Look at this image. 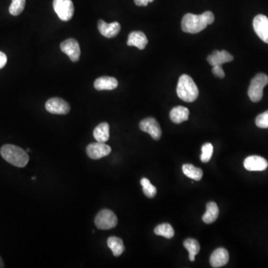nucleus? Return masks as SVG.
Segmentation results:
<instances>
[{"label": "nucleus", "mask_w": 268, "mask_h": 268, "mask_svg": "<svg viewBox=\"0 0 268 268\" xmlns=\"http://www.w3.org/2000/svg\"><path fill=\"white\" fill-rule=\"evenodd\" d=\"M46 109L50 113L65 115L70 113V106L66 101L60 98H53L47 101Z\"/></svg>", "instance_id": "9"}, {"label": "nucleus", "mask_w": 268, "mask_h": 268, "mask_svg": "<svg viewBox=\"0 0 268 268\" xmlns=\"http://www.w3.org/2000/svg\"><path fill=\"white\" fill-rule=\"evenodd\" d=\"M214 16L211 11H206L200 15L187 14L182 20V29L184 32L197 34L207 28V26L213 24Z\"/></svg>", "instance_id": "1"}, {"label": "nucleus", "mask_w": 268, "mask_h": 268, "mask_svg": "<svg viewBox=\"0 0 268 268\" xmlns=\"http://www.w3.org/2000/svg\"><path fill=\"white\" fill-rule=\"evenodd\" d=\"M219 215V209L216 203L210 202L207 204V211L203 215L204 223L210 224L217 220Z\"/></svg>", "instance_id": "20"}, {"label": "nucleus", "mask_w": 268, "mask_h": 268, "mask_svg": "<svg viewBox=\"0 0 268 268\" xmlns=\"http://www.w3.org/2000/svg\"><path fill=\"white\" fill-rule=\"evenodd\" d=\"M229 259H230V256H229L228 251L226 249L220 247V248L216 249L212 253L210 256V265L213 268H220L228 263Z\"/></svg>", "instance_id": "14"}, {"label": "nucleus", "mask_w": 268, "mask_h": 268, "mask_svg": "<svg viewBox=\"0 0 268 268\" xmlns=\"http://www.w3.org/2000/svg\"><path fill=\"white\" fill-rule=\"evenodd\" d=\"M253 28L259 38L268 43V18L263 14H259L253 20Z\"/></svg>", "instance_id": "11"}, {"label": "nucleus", "mask_w": 268, "mask_h": 268, "mask_svg": "<svg viewBox=\"0 0 268 268\" xmlns=\"http://www.w3.org/2000/svg\"><path fill=\"white\" fill-rule=\"evenodd\" d=\"M5 268V265H4L3 261H2V258L0 256V268Z\"/></svg>", "instance_id": "32"}, {"label": "nucleus", "mask_w": 268, "mask_h": 268, "mask_svg": "<svg viewBox=\"0 0 268 268\" xmlns=\"http://www.w3.org/2000/svg\"><path fill=\"white\" fill-rule=\"evenodd\" d=\"M256 125L259 128H268V110L256 117Z\"/></svg>", "instance_id": "28"}, {"label": "nucleus", "mask_w": 268, "mask_h": 268, "mask_svg": "<svg viewBox=\"0 0 268 268\" xmlns=\"http://www.w3.org/2000/svg\"><path fill=\"white\" fill-rule=\"evenodd\" d=\"M154 233L158 236H162L166 239L174 237V230L171 224L168 223H162L154 229Z\"/></svg>", "instance_id": "24"}, {"label": "nucleus", "mask_w": 268, "mask_h": 268, "mask_svg": "<svg viewBox=\"0 0 268 268\" xmlns=\"http://www.w3.org/2000/svg\"><path fill=\"white\" fill-rule=\"evenodd\" d=\"M31 179H32V180H36V177H32V178H31Z\"/></svg>", "instance_id": "33"}, {"label": "nucleus", "mask_w": 268, "mask_h": 268, "mask_svg": "<svg viewBox=\"0 0 268 268\" xmlns=\"http://www.w3.org/2000/svg\"><path fill=\"white\" fill-rule=\"evenodd\" d=\"M60 50L66 55H68L73 62L79 61L80 56V49L79 42L73 38L67 39L62 42Z\"/></svg>", "instance_id": "7"}, {"label": "nucleus", "mask_w": 268, "mask_h": 268, "mask_svg": "<svg viewBox=\"0 0 268 268\" xmlns=\"http://www.w3.org/2000/svg\"><path fill=\"white\" fill-rule=\"evenodd\" d=\"M0 154L8 163L18 168L27 166L29 161V157L27 151L16 145L10 144L3 145L0 149Z\"/></svg>", "instance_id": "2"}, {"label": "nucleus", "mask_w": 268, "mask_h": 268, "mask_svg": "<svg viewBox=\"0 0 268 268\" xmlns=\"http://www.w3.org/2000/svg\"><path fill=\"white\" fill-rule=\"evenodd\" d=\"M26 0H12L9 7V12L11 15L18 16L25 8Z\"/></svg>", "instance_id": "26"}, {"label": "nucleus", "mask_w": 268, "mask_h": 268, "mask_svg": "<svg viewBox=\"0 0 268 268\" xmlns=\"http://www.w3.org/2000/svg\"><path fill=\"white\" fill-rule=\"evenodd\" d=\"M93 136L97 142H107L109 138V126L107 122L99 124L93 131Z\"/></svg>", "instance_id": "19"}, {"label": "nucleus", "mask_w": 268, "mask_h": 268, "mask_svg": "<svg viewBox=\"0 0 268 268\" xmlns=\"http://www.w3.org/2000/svg\"><path fill=\"white\" fill-rule=\"evenodd\" d=\"M118 86V80L115 78L104 76L99 78L94 82V87L99 91L113 90Z\"/></svg>", "instance_id": "17"}, {"label": "nucleus", "mask_w": 268, "mask_h": 268, "mask_svg": "<svg viewBox=\"0 0 268 268\" xmlns=\"http://www.w3.org/2000/svg\"><path fill=\"white\" fill-rule=\"evenodd\" d=\"M177 94L184 102H193L198 97V88L190 76L182 75L177 83Z\"/></svg>", "instance_id": "3"}, {"label": "nucleus", "mask_w": 268, "mask_h": 268, "mask_svg": "<svg viewBox=\"0 0 268 268\" xmlns=\"http://www.w3.org/2000/svg\"><path fill=\"white\" fill-rule=\"evenodd\" d=\"M188 116L189 110L185 107H175L170 112V119L175 124H181L188 120Z\"/></svg>", "instance_id": "18"}, {"label": "nucleus", "mask_w": 268, "mask_h": 268, "mask_svg": "<svg viewBox=\"0 0 268 268\" xmlns=\"http://www.w3.org/2000/svg\"><path fill=\"white\" fill-rule=\"evenodd\" d=\"M213 73L214 76H217V78H220V79H223V78L225 77V73H224L221 66H213Z\"/></svg>", "instance_id": "29"}, {"label": "nucleus", "mask_w": 268, "mask_h": 268, "mask_svg": "<svg viewBox=\"0 0 268 268\" xmlns=\"http://www.w3.org/2000/svg\"><path fill=\"white\" fill-rule=\"evenodd\" d=\"M148 41L146 36L142 31H132L128 36L127 44L129 47H136L142 50L146 47Z\"/></svg>", "instance_id": "16"}, {"label": "nucleus", "mask_w": 268, "mask_h": 268, "mask_svg": "<svg viewBox=\"0 0 268 268\" xmlns=\"http://www.w3.org/2000/svg\"><path fill=\"white\" fill-rule=\"evenodd\" d=\"M201 155H200V161L204 163L210 162L213 154V146L211 143L204 144L201 148Z\"/></svg>", "instance_id": "27"}, {"label": "nucleus", "mask_w": 268, "mask_h": 268, "mask_svg": "<svg viewBox=\"0 0 268 268\" xmlns=\"http://www.w3.org/2000/svg\"><path fill=\"white\" fill-rule=\"evenodd\" d=\"M107 245L111 251L113 252V256L118 257L125 251V245L122 239L115 236H111L107 239Z\"/></svg>", "instance_id": "21"}, {"label": "nucleus", "mask_w": 268, "mask_h": 268, "mask_svg": "<svg viewBox=\"0 0 268 268\" xmlns=\"http://www.w3.org/2000/svg\"><path fill=\"white\" fill-rule=\"evenodd\" d=\"M233 56L225 50L223 51L215 50L207 57L209 63L213 66H221L223 63L233 61Z\"/></svg>", "instance_id": "15"}, {"label": "nucleus", "mask_w": 268, "mask_h": 268, "mask_svg": "<svg viewBox=\"0 0 268 268\" xmlns=\"http://www.w3.org/2000/svg\"><path fill=\"white\" fill-rule=\"evenodd\" d=\"M117 223L118 219L116 214L109 210H103L99 212L95 219V224L100 230H110L114 228Z\"/></svg>", "instance_id": "5"}, {"label": "nucleus", "mask_w": 268, "mask_h": 268, "mask_svg": "<svg viewBox=\"0 0 268 268\" xmlns=\"http://www.w3.org/2000/svg\"><path fill=\"white\" fill-rule=\"evenodd\" d=\"M53 8L62 21H69L73 18L75 7L72 0H54Z\"/></svg>", "instance_id": "6"}, {"label": "nucleus", "mask_w": 268, "mask_h": 268, "mask_svg": "<svg viewBox=\"0 0 268 268\" xmlns=\"http://www.w3.org/2000/svg\"><path fill=\"white\" fill-rule=\"evenodd\" d=\"M99 32L104 37L113 38L119 34L121 30V26L117 22L112 24H107L104 20H100L98 24Z\"/></svg>", "instance_id": "13"}, {"label": "nucleus", "mask_w": 268, "mask_h": 268, "mask_svg": "<svg viewBox=\"0 0 268 268\" xmlns=\"http://www.w3.org/2000/svg\"><path fill=\"white\" fill-rule=\"evenodd\" d=\"M111 153V148L103 142H95L89 144L86 147V154L92 160H99L109 155Z\"/></svg>", "instance_id": "10"}, {"label": "nucleus", "mask_w": 268, "mask_h": 268, "mask_svg": "<svg viewBox=\"0 0 268 268\" xmlns=\"http://www.w3.org/2000/svg\"><path fill=\"white\" fill-rule=\"evenodd\" d=\"M154 2V0H134V2L138 6H147L149 2Z\"/></svg>", "instance_id": "31"}, {"label": "nucleus", "mask_w": 268, "mask_h": 268, "mask_svg": "<svg viewBox=\"0 0 268 268\" xmlns=\"http://www.w3.org/2000/svg\"><path fill=\"white\" fill-rule=\"evenodd\" d=\"M268 83V76L264 73H259L252 79L248 89V96L252 102H259L262 100L264 88Z\"/></svg>", "instance_id": "4"}, {"label": "nucleus", "mask_w": 268, "mask_h": 268, "mask_svg": "<svg viewBox=\"0 0 268 268\" xmlns=\"http://www.w3.org/2000/svg\"><path fill=\"white\" fill-rule=\"evenodd\" d=\"M184 246L188 250L189 254V260L194 262L196 255L200 251V244L195 239H188L184 241Z\"/></svg>", "instance_id": "23"}, {"label": "nucleus", "mask_w": 268, "mask_h": 268, "mask_svg": "<svg viewBox=\"0 0 268 268\" xmlns=\"http://www.w3.org/2000/svg\"><path fill=\"white\" fill-rule=\"evenodd\" d=\"M139 128L143 132L148 133L154 140H159L162 136V130L158 121L154 118H146L141 121Z\"/></svg>", "instance_id": "8"}, {"label": "nucleus", "mask_w": 268, "mask_h": 268, "mask_svg": "<svg viewBox=\"0 0 268 268\" xmlns=\"http://www.w3.org/2000/svg\"><path fill=\"white\" fill-rule=\"evenodd\" d=\"M140 183L144 194L146 197H149V198L155 197L157 194V188L151 184L148 179L142 178Z\"/></svg>", "instance_id": "25"}, {"label": "nucleus", "mask_w": 268, "mask_h": 268, "mask_svg": "<svg viewBox=\"0 0 268 268\" xmlns=\"http://www.w3.org/2000/svg\"><path fill=\"white\" fill-rule=\"evenodd\" d=\"M7 63V56L5 53L0 52V70L3 68Z\"/></svg>", "instance_id": "30"}, {"label": "nucleus", "mask_w": 268, "mask_h": 268, "mask_svg": "<svg viewBox=\"0 0 268 268\" xmlns=\"http://www.w3.org/2000/svg\"><path fill=\"white\" fill-rule=\"evenodd\" d=\"M183 172L187 177L194 180V181H199L202 178L203 172L202 170L200 168L194 166L191 164H185L183 165Z\"/></svg>", "instance_id": "22"}, {"label": "nucleus", "mask_w": 268, "mask_h": 268, "mask_svg": "<svg viewBox=\"0 0 268 268\" xmlns=\"http://www.w3.org/2000/svg\"><path fill=\"white\" fill-rule=\"evenodd\" d=\"M243 166L247 171H265L268 167V162L265 158L259 156H250L243 162Z\"/></svg>", "instance_id": "12"}]
</instances>
